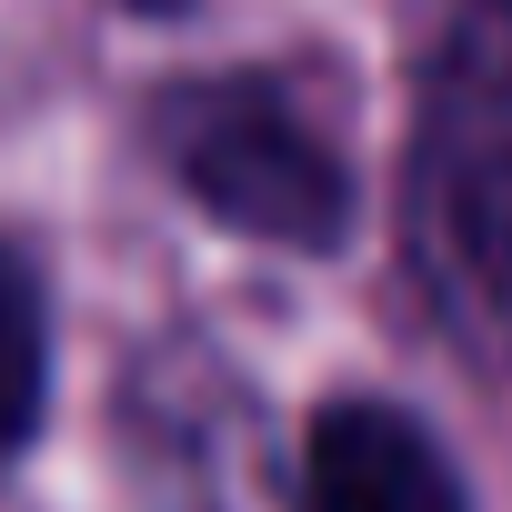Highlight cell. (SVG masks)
<instances>
[{
    "mask_svg": "<svg viewBox=\"0 0 512 512\" xmlns=\"http://www.w3.org/2000/svg\"><path fill=\"white\" fill-rule=\"evenodd\" d=\"M402 221L442 332L512 362V0H422Z\"/></svg>",
    "mask_w": 512,
    "mask_h": 512,
    "instance_id": "obj_1",
    "label": "cell"
},
{
    "mask_svg": "<svg viewBox=\"0 0 512 512\" xmlns=\"http://www.w3.org/2000/svg\"><path fill=\"white\" fill-rule=\"evenodd\" d=\"M161 161L181 171V191L211 221L272 241V251H332L352 221L342 151L272 81H181L161 101Z\"/></svg>",
    "mask_w": 512,
    "mask_h": 512,
    "instance_id": "obj_2",
    "label": "cell"
},
{
    "mask_svg": "<svg viewBox=\"0 0 512 512\" xmlns=\"http://www.w3.org/2000/svg\"><path fill=\"white\" fill-rule=\"evenodd\" d=\"M302 512H472V502L412 412L332 402L302 442Z\"/></svg>",
    "mask_w": 512,
    "mask_h": 512,
    "instance_id": "obj_3",
    "label": "cell"
},
{
    "mask_svg": "<svg viewBox=\"0 0 512 512\" xmlns=\"http://www.w3.org/2000/svg\"><path fill=\"white\" fill-rule=\"evenodd\" d=\"M51 392V322H41V282L11 241H0V462H11L41 422Z\"/></svg>",
    "mask_w": 512,
    "mask_h": 512,
    "instance_id": "obj_4",
    "label": "cell"
},
{
    "mask_svg": "<svg viewBox=\"0 0 512 512\" xmlns=\"http://www.w3.org/2000/svg\"><path fill=\"white\" fill-rule=\"evenodd\" d=\"M141 11H181V0H141Z\"/></svg>",
    "mask_w": 512,
    "mask_h": 512,
    "instance_id": "obj_5",
    "label": "cell"
}]
</instances>
